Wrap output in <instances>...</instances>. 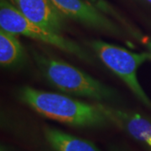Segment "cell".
<instances>
[{
	"instance_id": "6da1fadb",
	"label": "cell",
	"mask_w": 151,
	"mask_h": 151,
	"mask_svg": "<svg viewBox=\"0 0 151 151\" xmlns=\"http://www.w3.org/2000/svg\"><path fill=\"white\" fill-rule=\"evenodd\" d=\"M19 97L40 115L76 127H98L108 121L96 104L91 105L59 93L24 86L19 91Z\"/></svg>"
},
{
	"instance_id": "7a4b0ae2",
	"label": "cell",
	"mask_w": 151,
	"mask_h": 151,
	"mask_svg": "<svg viewBox=\"0 0 151 151\" xmlns=\"http://www.w3.org/2000/svg\"><path fill=\"white\" fill-rule=\"evenodd\" d=\"M34 58L45 78L61 92L97 101L116 97V92L111 87L65 61L38 52L34 53Z\"/></svg>"
},
{
	"instance_id": "3957f363",
	"label": "cell",
	"mask_w": 151,
	"mask_h": 151,
	"mask_svg": "<svg viewBox=\"0 0 151 151\" xmlns=\"http://www.w3.org/2000/svg\"><path fill=\"white\" fill-rule=\"evenodd\" d=\"M0 27L12 34L22 35L52 45L82 60L92 61V56L79 44L30 21L8 0H0Z\"/></svg>"
},
{
	"instance_id": "277c9868",
	"label": "cell",
	"mask_w": 151,
	"mask_h": 151,
	"mask_svg": "<svg viewBox=\"0 0 151 151\" xmlns=\"http://www.w3.org/2000/svg\"><path fill=\"white\" fill-rule=\"evenodd\" d=\"M90 45L103 64L124 81L139 101L151 108V101L137 77L139 67L145 61L151 59L150 54L132 52L103 40H92Z\"/></svg>"
},
{
	"instance_id": "5b68a950",
	"label": "cell",
	"mask_w": 151,
	"mask_h": 151,
	"mask_svg": "<svg viewBox=\"0 0 151 151\" xmlns=\"http://www.w3.org/2000/svg\"><path fill=\"white\" fill-rule=\"evenodd\" d=\"M51 2L65 18L111 35L117 36L121 35L120 29L86 0H51Z\"/></svg>"
},
{
	"instance_id": "8992f818",
	"label": "cell",
	"mask_w": 151,
	"mask_h": 151,
	"mask_svg": "<svg viewBox=\"0 0 151 151\" xmlns=\"http://www.w3.org/2000/svg\"><path fill=\"white\" fill-rule=\"evenodd\" d=\"M24 16L38 25L60 33L65 26V17L51 0H12Z\"/></svg>"
},
{
	"instance_id": "52a82bcc",
	"label": "cell",
	"mask_w": 151,
	"mask_h": 151,
	"mask_svg": "<svg viewBox=\"0 0 151 151\" xmlns=\"http://www.w3.org/2000/svg\"><path fill=\"white\" fill-rule=\"evenodd\" d=\"M97 108L107 117L108 121L116 124L137 140L151 142V122L138 113L123 111L101 103H96Z\"/></svg>"
},
{
	"instance_id": "ba28073f",
	"label": "cell",
	"mask_w": 151,
	"mask_h": 151,
	"mask_svg": "<svg viewBox=\"0 0 151 151\" xmlns=\"http://www.w3.org/2000/svg\"><path fill=\"white\" fill-rule=\"evenodd\" d=\"M45 135L50 145L56 151H99L91 142L56 129L45 128Z\"/></svg>"
},
{
	"instance_id": "9c48e42d",
	"label": "cell",
	"mask_w": 151,
	"mask_h": 151,
	"mask_svg": "<svg viewBox=\"0 0 151 151\" xmlns=\"http://www.w3.org/2000/svg\"><path fill=\"white\" fill-rule=\"evenodd\" d=\"M15 35L0 29V64L3 67H16L24 60V47Z\"/></svg>"
},
{
	"instance_id": "30bf717a",
	"label": "cell",
	"mask_w": 151,
	"mask_h": 151,
	"mask_svg": "<svg viewBox=\"0 0 151 151\" xmlns=\"http://www.w3.org/2000/svg\"><path fill=\"white\" fill-rule=\"evenodd\" d=\"M86 1H88L89 3H91L94 6H96L98 9H100L103 12L108 13V14H114V11L112 9V8L108 5L104 0H86Z\"/></svg>"
},
{
	"instance_id": "8fae6325",
	"label": "cell",
	"mask_w": 151,
	"mask_h": 151,
	"mask_svg": "<svg viewBox=\"0 0 151 151\" xmlns=\"http://www.w3.org/2000/svg\"><path fill=\"white\" fill-rule=\"evenodd\" d=\"M143 42H144V44L146 45V47H147L148 50H149L148 52H149L151 55V40L145 38V39H144V40H143Z\"/></svg>"
},
{
	"instance_id": "7c38bea8",
	"label": "cell",
	"mask_w": 151,
	"mask_h": 151,
	"mask_svg": "<svg viewBox=\"0 0 151 151\" xmlns=\"http://www.w3.org/2000/svg\"><path fill=\"white\" fill-rule=\"evenodd\" d=\"M147 1H148V2H150V3L151 4V0H147Z\"/></svg>"
},
{
	"instance_id": "4fadbf2b",
	"label": "cell",
	"mask_w": 151,
	"mask_h": 151,
	"mask_svg": "<svg viewBox=\"0 0 151 151\" xmlns=\"http://www.w3.org/2000/svg\"><path fill=\"white\" fill-rule=\"evenodd\" d=\"M150 145L151 147V142H150V145Z\"/></svg>"
}]
</instances>
